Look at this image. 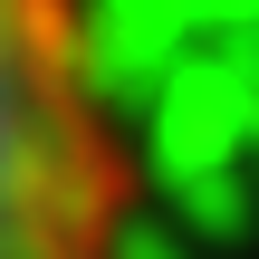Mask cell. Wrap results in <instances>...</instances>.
Masks as SVG:
<instances>
[{"instance_id": "6da1fadb", "label": "cell", "mask_w": 259, "mask_h": 259, "mask_svg": "<svg viewBox=\"0 0 259 259\" xmlns=\"http://www.w3.org/2000/svg\"><path fill=\"white\" fill-rule=\"evenodd\" d=\"M0 259H135V163L87 0H0Z\"/></svg>"}]
</instances>
